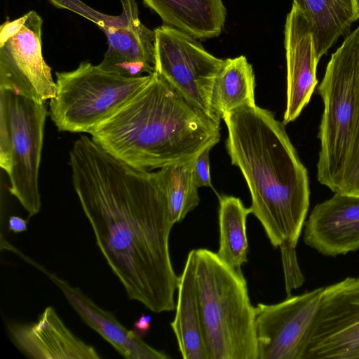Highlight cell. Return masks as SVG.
<instances>
[{
    "instance_id": "obj_1",
    "label": "cell",
    "mask_w": 359,
    "mask_h": 359,
    "mask_svg": "<svg viewBox=\"0 0 359 359\" xmlns=\"http://www.w3.org/2000/svg\"><path fill=\"white\" fill-rule=\"evenodd\" d=\"M72 184L95 242L129 299L154 313L175 309L172 226L158 171L138 169L88 136L69 151Z\"/></svg>"
},
{
    "instance_id": "obj_2",
    "label": "cell",
    "mask_w": 359,
    "mask_h": 359,
    "mask_svg": "<svg viewBox=\"0 0 359 359\" xmlns=\"http://www.w3.org/2000/svg\"><path fill=\"white\" fill-rule=\"evenodd\" d=\"M226 149L248 184L251 213L273 248L297 247L310 204L306 168L272 112L246 105L227 113Z\"/></svg>"
},
{
    "instance_id": "obj_3",
    "label": "cell",
    "mask_w": 359,
    "mask_h": 359,
    "mask_svg": "<svg viewBox=\"0 0 359 359\" xmlns=\"http://www.w3.org/2000/svg\"><path fill=\"white\" fill-rule=\"evenodd\" d=\"M90 135L116 158L151 171L194 160L218 143L220 127L154 72L132 100Z\"/></svg>"
},
{
    "instance_id": "obj_4",
    "label": "cell",
    "mask_w": 359,
    "mask_h": 359,
    "mask_svg": "<svg viewBox=\"0 0 359 359\" xmlns=\"http://www.w3.org/2000/svg\"><path fill=\"white\" fill-rule=\"evenodd\" d=\"M198 302L208 359H258L255 308L241 269L195 250Z\"/></svg>"
},
{
    "instance_id": "obj_5",
    "label": "cell",
    "mask_w": 359,
    "mask_h": 359,
    "mask_svg": "<svg viewBox=\"0 0 359 359\" xmlns=\"http://www.w3.org/2000/svg\"><path fill=\"white\" fill-rule=\"evenodd\" d=\"M318 91L323 112L317 179L337 193L359 121V27L332 55Z\"/></svg>"
},
{
    "instance_id": "obj_6",
    "label": "cell",
    "mask_w": 359,
    "mask_h": 359,
    "mask_svg": "<svg viewBox=\"0 0 359 359\" xmlns=\"http://www.w3.org/2000/svg\"><path fill=\"white\" fill-rule=\"evenodd\" d=\"M151 75L121 76L82 62L72 71L56 72L49 116L60 131L90 134L132 100Z\"/></svg>"
},
{
    "instance_id": "obj_7",
    "label": "cell",
    "mask_w": 359,
    "mask_h": 359,
    "mask_svg": "<svg viewBox=\"0 0 359 359\" xmlns=\"http://www.w3.org/2000/svg\"><path fill=\"white\" fill-rule=\"evenodd\" d=\"M47 115L45 103L0 89V166L29 217L41 207L39 172Z\"/></svg>"
},
{
    "instance_id": "obj_8",
    "label": "cell",
    "mask_w": 359,
    "mask_h": 359,
    "mask_svg": "<svg viewBox=\"0 0 359 359\" xmlns=\"http://www.w3.org/2000/svg\"><path fill=\"white\" fill-rule=\"evenodd\" d=\"M155 33V72L194 107L217 124L212 104L224 60L212 55L190 34L168 25Z\"/></svg>"
},
{
    "instance_id": "obj_9",
    "label": "cell",
    "mask_w": 359,
    "mask_h": 359,
    "mask_svg": "<svg viewBox=\"0 0 359 359\" xmlns=\"http://www.w3.org/2000/svg\"><path fill=\"white\" fill-rule=\"evenodd\" d=\"M95 23L104 33L107 49L98 65L105 72L138 77L155 72V33L140 20L136 0H120L119 15L97 11L81 0H48Z\"/></svg>"
},
{
    "instance_id": "obj_10",
    "label": "cell",
    "mask_w": 359,
    "mask_h": 359,
    "mask_svg": "<svg viewBox=\"0 0 359 359\" xmlns=\"http://www.w3.org/2000/svg\"><path fill=\"white\" fill-rule=\"evenodd\" d=\"M43 20L34 11L0 27V89L39 103L55 95L56 83L42 54Z\"/></svg>"
},
{
    "instance_id": "obj_11",
    "label": "cell",
    "mask_w": 359,
    "mask_h": 359,
    "mask_svg": "<svg viewBox=\"0 0 359 359\" xmlns=\"http://www.w3.org/2000/svg\"><path fill=\"white\" fill-rule=\"evenodd\" d=\"M302 359H359V278L323 287Z\"/></svg>"
},
{
    "instance_id": "obj_12",
    "label": "cell",
    "mask_w": 359,
    "mask_h": 359,
    "mask_svg": "<svg viewBox=\"0 0 359 359\" xmlns=\"http://www.w3.org/2000/svg\"><path fill=\"white\" fill-rule=\"evenodd\" d=\"M323 290L291 295L274 304H257L258 359H302Z\"/></svg>"
},
{
    "instance_id": "obj_13",
    "label": "cell",
    "mask_w": 359,
    "mask_h": 359,
    "mask_svg": "<svg viewBox=\"0 0 359 359\" xmlns=\"http://www.w3.org/2000/svg\"><path fill=\"white\" fill-rule=\"evenodd\" d=\"M287 102L283 123L294 121L309 104L318 83L317 58L311 27L302 11L292 4L285 25Z\"/></svg>"
},
{
    "instance_id": "obj_14",
    "label": "cell",
    "mask_w": 359,
    "mask_h": 359,
    "mask_svg": "<svg viewBox=\"0 0 359 359\" xmlns=\"http://www.w3.org/2000/svg\"><path fill=\"white\" fill-rule=\"evenodd\" d=\"M304 243L319 253L336 257L359 249V196L334 193L318 203L303 229Z\"/></svg>"
},
{
    "instance_id": "obj_15",
    "label": "cell",
    "mask_w": 359,
    "mask_h": 359,
    "mask_svg": "<svg viewBox=\"0 0 359 359\" xmlns=\"http://www.w3.org/2000/svg\"><path fill=\"white\" fill-rule=\"evenodd\" d=\"M23 259L43 273L62 291L81 320L109 343L126 359H170L165 353L144 342L133 330H128L114 314L97 306L79 288L48 271L45 267L18 252Z\"/></svg>"
},
{
    "instance_id": "obj_16",
    "label": "cell",
    "mask_w": 359,
    "mask_h": 359,
    "mask_svg": "<svg viewBox=\"0 0 359 359\" xmlns=\"http://www.w3.org/2000/svg\"><path fill=\"white\" fill-rule=\"evenodd\" d=\"M17 346L36 359H100L96 349L74 335L53 307L47 306L32 323H11Z\"/></svg>"
},
{
    "instance_id": "obj_17",
    "label": "cell",
    "mask_w": 359,
    "mask_h": 359,
    "mask_svg": "<svg viewBox=\"0 0 359 359\" xmlns=\"http://www.w3.org/2000/svg\"><path fill=\"white\" fill-rule=\"evenodd\" d=\"M196 254L191 250L179 276L175 316L170 323L184 359H208L195 277Z\"/></svg>"
},
{
    "instance_id": "obj_18",
    "label": "cell",
    "mask_w": 359,
    "mask_h": 359,
    "mask_svg": "<svg viewBox=\"0 0 359 359\" xmlns=\"http://www.w3.org/2000/svg\"><path fill=\"white\" fill-rule=\"evenodd\" d=\"M165 25L197 39H210L222 32L226 19L222 0H142Z\"/></svg>"
},
{
    "instance_id": "obj_19",
    "label": "cell",
    "mask_w": 359,
    "mask_h": 359,
    "mask_svg": "<svg viewBox=\"0 0 359 359\" xmlns=\"http://www.w3.org/2000/svg\"><path fill=\"white\" fill-rule=\"evenodd\" d=\"M311 25L318 60L359 20V0H293Z\"/></svg>"
},
{
    "instance_id": "obj_20",
    "label": "cell",
    "mask_w": 359,
    "mask_h": 359,
    "mask_svg": "<svg viewBox=\"0 0 359 359\" xmlns=\"http://www.w3.org/2000/svg\"><path fill=\"white\" fill-rule=\"evenodd\" d=\"M255 78L252 65L243 55L224 60L217 77L212 104L221 120L231 111L255 105Z\"/></svg>"
},
{
    "instance_id": "obj_21",
    "label": "cell",
    "mask_w": 359,
    "mask_h": 359,
    "mask_svg": "<svg viewBox=\"0 0 359 359\" xmlns=\"http://www.w3.org/2000/svg\"><path fill=\"white\" fill-rule=\"evenodd\" d=\"M218 198L219 242L216 253L229 266L241 270L248 261L246 220L251 210L239 198L227 195Z\"/></svg>"
},
{
    "instance_id": "obj_22",
    "label": "cell",
    "mask_w": 359,
    "mask_h": 359,
    "mask_svg": "<svg viewBox=\"0 0 359 359\" xmlns=\"http://www.w3.org/2000/svg\"><path fill=\"white\" fill-rule=\"evenodd\" d=\"M194 160L168 165L158 170L165 191L170 219L173 224L182 221L200 203L198 187L194 179Z\"/></svg>"
},
{
    "instance_id": "obj_23",
    "label": "cell",
    "mask_w": 359,
    "mask_h": 359,
    "mask_svg": "<svg viewBox=\"0 0 359 359\" xmlns=\"http://www.w3.org/2000/svg\"><path fill=\"white\" fill-rule=\"evenodd\" d=\"M279 248L284 272L285 292L287 297H290L293 290L303 285L305 278L299 266L296 247L284 242Z\"/></svg>"
},
{
    "instance_id": "obj_24",
    "label": "cell",
    "mask_w": 359,
    "mask_h": 359,
    "mask_svg": "<svg viewBox=\"0 0 359 359\" xmlns=\"http://www.w3.org/2000/svg\"><path fill=\"white\" fill-rule=\"evenodd\" d=\"M337 193L359 196V121Z\"/></svg>"
},
{
    "instance_id": "obj_25",
    "label": "cell",
    "mask_w": 359,
    "mask_h": 359,
    "mask_svg": "<svg viewBox=\"0 0 359 359\" xmlns=\"http://www.w3.org/2000/svg\"><path fill=\"white\" fill-rule=\"evenodd\" d=\"M212 147H208L201 151L194 163V179L196 186L212 188L210 175V151Z\"/></svg>"
},
{
    "instance_id": "obj_26",
    "label": "cell",
    "mask_w": 359,
    "mask_h": 359,
    "mask_svg": "<svg viewBox=\"0 0 359 359\" xmlns=\"http://www.w3.org/2000/svg\"><path fill=\"white\" fill-rule=\"evenodd\" d=\"M151 316L142 314L141 317L134 323V332L140 337L146 335L151 327Z\"/></svg>"
},
{
    "instance_id": "obj_27",
    "label": "cell",
    "mask_w": 359,
    "mask_h": 359,
    "mask_svg": "<svg viewBox=\"0 0 359 359\" xmlns=\"http://www.w3.org/2000/svg\"><path fill=\"white\" fill-rule=\"evenodd\" d=\"M28 220L19 216H11L8 218V231L15 233L27 231Z\"/></svg>"
}]
</instances>
